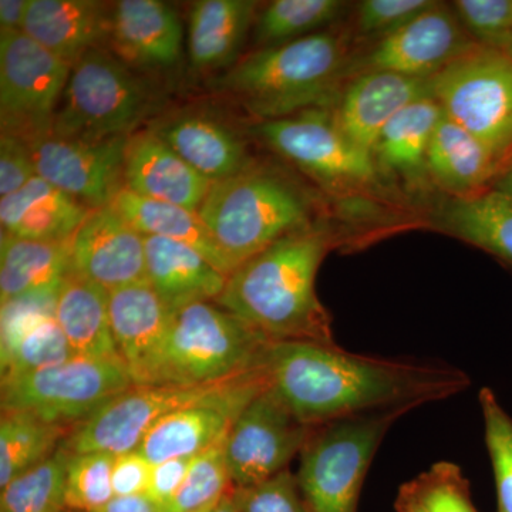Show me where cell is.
Instances as JSON below:
<instances>
[{"label": "cell", "instance_id": "30", "mask_svg": "<svg viewBox=\"0 0 512 512\" xmlns=\"http://www.w3.org/2000/svg\"><path fill=\"white\" fill-rule=\"evenodd\" d=\"M437 225L451 237L512 266V195L488 188L471 197L454 198L441 208Z\"/></svg>", "mask_w": 512, "mask_h": 512}, {"label": "cell", "instance_id": "39", "mask_svg": "<svg viewBox=\"0 0 512 512\" xmlns=\"http://www.w3.org/2000/svg\"><path fill=\"white\" fill-rule=\"evenodd\" d=\"M113 464L114 456L107 453L70 454L66 476L67 510L94 512L110 503L114 498Z\"/></svg>", "mask_w": 512, "mask_h": 512}, {"label": "cell", "instance_id": "41", "mask_svg": "<svg viewBox=\"0 0 512 512\" xmlns=\"http://www.w3.org/2000/svg\"><path fill=\"white\" fill-rule=\"evenodd\" d=\"M453 10L478 45L503 50L512 37V0H457Z\"/></svg>", "mask_w": 512, "mask_h": 512}, {"label": "cell", "instance_id": "52", "mask_svg": "<svg viewBox=\"0 0 512 512\" xmlns=\"http://www.w3.org/2000/svg\"><path fill=\"white\" fill-rule=\"evenodd\" d=\"M215 512H241L234 498V490L229 491V493L222 498L217 508H215Z\"/></svg>", "mask_w": 512, "mask_h": 512}, {"label": "cell", "instance_id": "25", "mask_svg": "<svg viewBox=\"0 0 512 512\" xmlns=\"http://www.w3.org/2000/svg\"><path fill=\"white\" fill-rule=\"evenodd\" d=\"M144 241L148 284L171 312L220 298L228 275L200 252L160 237H144Z\"/></svg>", "mask_w": 512, "mask_h": 512}, {"label": "cell", "instance_id": "23", "mask_svg": "<svg viewBox=\"0 0 512 512\" xmlns=\"http://www.w3.org/2000/svg\"><path fill=\"white\" fill-rule=\"evenodd\" d=\"M111 6L97 0H30L23 32L73 66L92 50L107 47Z\"/></svg>", "mask_w": 512, "mask_h": 512}, {"label": "cell", "instance_id": "12", "mask_svg": "<svg viewBox=\"0 0 512 512\" xmlns=\"http://www.w3.org/2000/svg\"><path fill=\"white\" fill-rule=\"evenodd\" d=\"M311 429L266 386L242 410L225 439L232 487H255L289 470Z\"/></svg>", "mask_w": 512, "mask_h": 512}, {"label": "cell", "instance_id": "20", "mask_svg": "<svg viewBox=\"0 0 512 512\" xmlns=\"http://www.w3.org/2000/svg\"><path fill=\"white\" fill-rule=\"evenodd\" d=\"M423 97H433L429 80L392 72H363L340 93L332 113L340 130L373 156L383 128Z\"/></svg>", "mask_w": 512, "mask_h": 512}, {"label": "cell", "instance_id": "22", "mask_svg": "<svg viewBox=\"0 0 512 512\" xmlns=\"http://www.w3.org/2000/svg\"><path fill=\"white\" fill-rule=\"evenodd\" d=\"M150 130L212 184L228 180L254 163L244 138L208 113L181 111L157 121Z\"/></svg>", "mask_w": 512, "mask_h": 512}, {"label": "cell", "instance_id": "32", "mask_svg": "<svg viewBox=\"0 0 512 512\" xmlns=\"http://www.w3.org/2000/svg\"><path fill=\"white\" fill-rule=\"evenodd\" d=\"M441 116L443 109L433 97L414 101L396 114L383 128L373 148L376 167L409 180H419L423 171H427L431 137Z\"/></svg>", "mask_w": 512, "mask_h": 512}, {"label": "cell", "instance_id": "55", "mask_svg": "<svg viewBox=\"0 0 512 512\" xmlns=\"http://www.w3.org/2000/svg\"><path fill=\"white\" fill-rule=\"evenodd\" d=\"M63 512H77V511L66 510V511H63Z\"/></svg>", "mask_w": 512, "mask_h": 512}, {"label": "cell", "instance_id": "3", "mask_svg": "<svg viewBox=\"0 0 512 512\" xmlns=\"http://www.w3.org/2000/svg\"><path fill=\"white\" fill-rule=\"evenodd\" d=\"M349 56L346 36L323 30L256 49L211 79L208 87L258 121L286 119L302 111L326 109L352 70Z\"/></svg>", "mask_w": 512, "mask_h": 512}, {"label": "cell", "instance_id": "33", "mask_svg": "<svg viewBox=\"0 0 512 512\" xmlns=\"http://www.w3.org/2000/svg\"><path fill=\"white\" fill-rule=\"evenodd\" d=\"M72 427L49 423L22 412H5L0 419V490L23 471L56 453Z\"/></svg>", "mask_w": 512, "mask_h": 512}, {"label": "cell", "instance_id": "5", "mask_svg": "<svg viewBox=\"0 0 512 512\" xmlns=\"http://www.w3.org/2000/svg\"><path fill=\"white\" fill-rule=\"evenodd\" d=\"M157 101L154 87L137 70L100 47L73 64L52 134L86 143L130 137Z\"/></svg>", "mask_w": 512, "mask_h": 512}, {"label": "cell", "instance_id": "43", "mask_svg": "<svg viewBox=\"0 0 512 512\" xmlns=\"http://www.w3.org/2000/svg\"><path fill=\"white\" fill-rule=\"evenodd\" d=\"M436 3L433 0H365L357 6V32L382 39Z\"/></svg>", "mask_w": 512, "mask_h": 512}, {"label": "cell", "instance_id": "38", "mask_svg": "<svg viewBox=\"0 0 512 512\" xmlns=\"http://www.w3.org/2000/svg\"><path fill=\"white\" fill-rule=\"evenodd\" d=\"M484 439L493 467L498 512H512V417L490 387L478 393Z\"/></svg>", "mask_w": 512, "mask_h": 512}, {"label": "cell", "instance_id": "34", "mask_svg": "<svg viewBox=\"0 0 512 512\" xmlns=\"http://www.w3.org/2000/svg\"><path fill=\"white\" fill-rule=\"evenodd\" d=\"M340 0H275L256 15L252 37L258 49L284 45L323 32L345 12Z\"/></svg>", "mask_w": 512, "mask_h": 512}, {"label": "cell", "instance_id": "24", "mask_svg": "<svg viewBox=\"0 0 512 512\" xmlns=\"http://www.w3.org/2000/svg\"><path fill=\"white\" fill-rule=\"evenodd\" d=\"M254 0H198L192 3L187 26V52L192 70H228L241 59L254 29Z\"/></svg>", "mask_w": 512, "mask_h": 512}, {"label": "cell", "instance_id": "1", "mask_svg": "<svg viewBox=\"0 0 512 512\" xmlns=\"http://www.w3.org/2000/svg\"><path fill=\"white\" fill-rule=\"evenodd\" d=\"M268 386L306 426L450 399L470 377L450 365L357 355L336 345L278 340L265 350Z\"/></svg>", "mask_w": 512, "mask_h": 512}, {"label": "cell", "instance_id": "35", "mask_svg": "<svg viewBox=\"0 0 512 512\" xmlns=\"http://www.w3.org/2000/svg\"><path fill=\"white\" fill-rule=\"evenodd\" d=\"M70 454L62 446L0 490V512L66 511V476Z\"/></svg>", "mask_w": 512, "mask_h": 512}, {"label": "cell", "instance_id": "8", "mask_svg": "<svg viewBox=\"0 0 512 512\" xmlns=\"http://www.w3.org/2000/svg\"><path fill=\"white\" fill-rule=\"evenodd\" d=\"M443 113L473 134L504 167L512 160V57L471 46L429 79Z\"/></svg>", "mask_w": 512, "mask_h": 512}, {"label": "cell", "instance_id": "31", "mask_svg": "<svg viewBox=\"0 0 512 512\" xmlns=\"http://www.w3.org/2000/svg\"><path fill=\"white\" fill-rule=\"evenodd\" d=\"M72 239L30 241L2 232L0 302L62 284L72 274Z\"/></svg>", "mask_w": 512, "mask_h": 512}, {"label": "cell", "instance_id": "26", "mask_svg": "<svg viewBox=\"0 0 512 512\" xmlns=\"http://www.w3.org/2000/svg\"><path fill=\"white\" fill-rule=\"evenodd\" d=\"M92 211L39 175L0 198L2 232L30 241H69Z\"/></svg>", "mask_w": 512, "mask_h": 512}, {"label": "cell", "instance_id": "28", "mask_svg": "<svg viewBox=\"0 0 512 512\" xmlns=\"http://www.w3.org/2000/svg\"><path fill=\"white\" fill-rule=\"evenodd\" d=\"M56 322L74 355L121 362L111 329L107 289L74 274L66 276L57 296Z\"/></svg>", "mask_w": 512, "mask_h": 512}, {"label": "cell", "instance_id": "54", "mask_svg": "<svg viewBox=\"0 0 512 512\" xmlns=\"http://www.w3.org/2000/svg\"><path fill=\"white\" fill-rule=\"evenodd\" d=\"M218 504L211 505V507L204 508V510L198 512H215V508H217Z\"/></svg>", "mask_w": 512, "mask_h": 512}, {"label": "cell", "instance_id": "9", "mask_svg": "<svg viewBox=\"0 0 512 512\" xmlns=\"http://www.w3.org/2000/svg\"><path fill=\"white\" fill-rule=\"evenodd\" d=\"M134 386L119 360L74 356L66 362L2 380V413L33 414L74 427Z\"/></svg>", "mask_w": 512, "mask_h": 512}, {"label": "cell", "instance_id": "13", "mask_svg": "<svg viewBox=\"0 0 512 512\" xmlns=\"http://www.w3.org/2000/svg\"><path fill=\"white\" fill-rule=\"evenodd\" d=\"M225 383L208 386L134 384L101 407L90 419L74 427L63 441L62 448L70 454L97 451L111 456L136 451L164 417L210 396Z\"/></svg>", "mask_w": 512, "mask_h": 512}, {"label": "cell", "instance_id": "48", "mask_svg": "<svg viewBox=\"0 0 512 512\" xmlns=\"http://www.w3.org/2000/svg\"><path fill=\"white\" fill-rule=\"evenodd\" d=\"M30 0H0V30L23 32Z\"/></svg>", "mask_w": 512, "mask_h": 512}, {"label": "cell", "instance_id": "6", "mask_svg": "<svg viewBox=\"0 0 512 512\" xmlns=\"http://www.w3.org/2000/svg\"><path fill=\"white\" fill-rule=\"evenodd\" d=\"M272 340L215 302L174 312L156 384L208 386L258 369Z\"/></svg>", "mask_w": 512, "mask_h": 512}, {"label": "cell", "instance_id": "14", "mask_svg": "<svg viewBox=\"0 0 512 512\" xmlns=\"http://www.w3.org/2000/svg\"><path fill=\"white\" fill-rule=\"evenodd\" d=\"M268 386L264 362L247 375L229 380L210 396L168 414L141 441L138 453L151 464L197 457L227 439L242 410Z\"/></svg>", "mask_w": 512, "mask_h": 512}, {"label": "cell", "instance_id": "17", "mask_svg": "<svg viewBox=\"0 0 512 512\" xmlns=\"http://www.w3.org/2000/svg\"><path fill=\"white\" fill-rule=\"evenodd\" d=\"M72 274L109 292L148 282L144 235L113 205L93 210L72 239Z\"/></svg>", "mask_w": 512, "mask_h": 512}, {"label": "cell", "instance_id": "10", "mask_svg": "<svg viewBox=\"0 0 512 512\" xmlns=\"http://www.w3.org/2000/svg\"><path fill=\"white\" fill-rule=\"evenodd\" d=\"M72 66L25 32L0 30V127L32 144L50 136Z\"/></svg>", "mask_w": 512, "mask_h": 512}, {"label": "cell", "instance_id": "42", "mask_svg": "<svg viewBox=\"0 0 512 512\" xmlns=\"http://www.w3.org/2000/svg\"><path fill=\"white\" fill-rule=\"evenodd\" d=\"M60 285L26 293L2 303L0 315V353L6 352L30 328L56 318Z\"/></svg>", "mask_w": 512, "mask_h": 512}, {"label": "cell", "instance_id": "44", "mask_svg": "<svg viewBox=\"0 0 512 512\" xmlns=\"http://www.w3.org/2000/svg\"><path fill=\"white\" fill-rule=\"evenodd\" d=\"M234 498L241 512H305L295 474L289 470L255 487L234 488Z\"/></svg>", "mask_w": 512, "mask_h": 512}, {"label": "cell", "instance_id": "7", "mask_svg": "<svg viewBox=\"0 0 512 512\" xmlns=\"http://www.w3.org/2000/svg\"><path fill=\"white\" fill-rule=\"evenodd\" d=\"M407 410L390 409L313 426L295 474L305 512H357L377 448Z\"/></svg>", "mask_w": 512, "mask_h": 512}, {"label": "cell", "instance_id": "29", "mask_svg": "<svg viewBox=\"0 0 512 512\" xmlns=\"http://www.w3.org/2000/svg\"><path fill=\"white\" fill-rule=\"evenodd\" d=\"M110 205L144 237H160L180 242L200 252L224 274L229 276L234 272V264L212 237L210 229L197 211L168 202L148 200L127 191L126 188L120 191Z\"/></svg>", "mask_w": 512, "mask_h": 512}, {"label": "cell", "instance_id": "37", "mask_svg": "<svg viewBox=\"0 0 512 512\" xmlns=\"http://www.w3.org/2000/svg\"><path fill=\"white\" fill-rule=\"evenodd\" d=\"M225 441L195 457L184 484L165 512H198L220 503L234 490L229 477Z\"/></svg>", "mask_w": 512, "mask_h": 512}, {"label": "cell", "instance_id": "4", "mask_svg": "<svg viewBox=\"0 0 512 512\" xmlns=\"http://www.w3.org/2000/svg\"><path fill=\"white\" fill-rule=\"evenodd\" d=\"M198 214L235 268L315 224L308 192L279 168L255 161L242 173L212 184Z\"/></svg>", "mask_w": 512, "mask_h": 512}, {"label": "cell", "instance_id": "11", "mask_svg": "<svg viewBox=\"0 0 512 512\" xmlns=\"http://www.w3.org/2000/svg\"><path fill=\"white\" fill-rule=\"evenodd\" d=\"M249 133L325 187H357L376 180L375 158L340 130L332 111L313 109L256 121Z\"/></svg>", "mask_w": 512, "mask_h": 512}, {"label": "cell", "instance_id": "21", "mask_svg": "<svg viewBox=\"0 0 512 512\" xmlns=\"http://www.w3.org/2000/svg\"><path fill=\"white\" fill-rule=\"evenodd\" d=\"M211 187V181L185 163L150 128L128 137L124 157L127 191L198 212Z\"/></svg>", "mask_w": 512, "mask_h": 512}, {"label": "cell", "instance_id": "49", "mask_svg": "<svg viewBox=\"0 0 512 512\" xmlns=\"http://www.w3.org/2000/svg\"><path fill=\"white\" fill-rule=\"evenodd\" d=\"M94 512H165V510L146 494H141L130 495V497H114L110 503Z\"/></svg>", "mask_w": 512, "mask_h": 512}, {"label": "cell", "instance_id": "50", "mask_svg": "<svg viewBox=\"0 0 512 512\" xmlns=\"http://www.w3.org/2000/svg\"><path fill=\"white\" fill-rule=\"evenodd\" d=\"M394 508H396L397 512H424L421 510L420 504L417 503L410 488L407 487V484H403L400 487Z\"/></svg>", "mask_w": 512, "mask_h": 512}, {"label": "cell", "instance_id": "36", "mask_svg": "<svg viewBox=\"0 0 512 512\" xmlns=\"http://www.w3.org/2000/svg\"><path fill=\"white\" fill-rule=\"evenodd\" d=\"M74 356L56 318H49L37 323L6 352L0 353L2 380L59 365Z\"/></svg>", "mask_w": 512, "mask_h": 512}, {"label": "cell", "instance_id": "40", "mask_svg": "<svg viewBox=\"0 0 512 512\" xmlns=\"http://www.w3.org/2000/svg\"><path fill=\"white\" fill-rule=\"evenodd\" d=\"M424 512H478L457 464L439 461L406 483Z\"/></svg>", "mask_w": 512, "mask_h": 512}, {"label": "cell", "instance_id": "53", "mask_svg": "<svg viewBox=\"0 0 512 512\" xmlns=\"http://www.w3.org/2000/svg\"><path fill=\"white\" fill-rule=\"evenodd\" d=\"M504 52L507 53V55H510L512 57V37L510 40H508L507 45L504 47Z\"/></svg>", "mask_w": 512, "mask_h": 512}, {"label": "cell", "instance_id": "18", "mask_svg": "<svg viewBox=\"0 0 512 512\" xmlns=\"http://www.w3.org/2000/svg\"><path fill=\"white\" fill-rule=\"evenodd\" d=\"M111 329L121 362L136 386L156 384L174 313L148 282L109 292Z\"/></svg>", "mask_w": 512, "mask_h": 512}, {"label": "cell", "instance_id": "45", "mask_svg": "<svg viewBox=\"0 0 512 512\" xmlns=\"http://www.w3.org/2000/svg\"><path fill=\"white\" fill-rule=\"evenodd\" d=\"M36 177L30 144L13 134L0 133V198L19 191Z\"/></svg>", "mask_w": 512, "mask_h": 512}, {"label": "cell", "instance_id": "2", "mask_svg": "<svg viewBox=\"0 0 512 512\" xmlns=\"http://www.w3.org/2000/svg\"><path fill=\"white\" fill-rule=\"evenodd\" d=\"M336 245L323 225L293 232L235 268L215 303L272 342L336 345L332 316L316 292L320 265Z\"/></svg>", "mask_w": 512, "mask_h": 512}, {"label": "cell", "instance_id": "46", "mask_svg": "<svg viewBox=\"0 0 512 512\" xmlns=\"http://www.w3.org/2000/svg\"><path fill=\"white\" fill-rule=\"evenodd\" d=\"M153 464L138 451L114 456V497H130L147 493Z\"/></svg>", "mask_w": 512, "mask_h": 512}, {"label": "cell", "instance_id": "27", "mask_svg": "<svg viewBox=\"0 0 512 512\" xmlns=\"http://www.w3.org/2000/svg\"><path fill=\"white\" fill-rule=\"evenodd\" d=\"M504 165L473 134L443 113L427 153V171L454 198L471 197L488 190Z\"/></svg>", "mask_w": 512, "mask_h": 512}, {"label": "cell", "instance_id": "51", "mask_svg": "<svg viewBox=\"0 0 512 512\" xmlns=\"http://www.w3.org/2000/svg\"><path fill=\"white\" fill-rule=\"evenodd\" d=\"M495 190L503 191L505 194L512 195V160L505 165L503 171L498 175L497 180L494 181Z\"/></svg>", "mask_w": 512, "mask_h": 512}, {"label": "cell", "instance_id": "19", "mask_svg": "<svg viewBox=\"0 0 512 512\" xmlns=\"http://www.w3.org/2000/svg\"><path fill=\"white\" fill-rule=\"evenodd\" d=\"M180 16L161 0H120L111 6L107 49L134 70L174 67L183 55Z\"/></svg>", "mask_w": 512, "mask_h": 512}, {"label": "cell", "instance_id": "16", "mask_svg": "<svg viewBox=\"0 0 512 512\" xmlns=\"http://www.w3.org/2000/svg\"><path fill=\"white\" fill-rule=\"evenodd\" d=\"M128 137L86 143L50 134L30 144L37 175L89 207H107L124 190Z\"/></svg>", "mask_w": 512, "mask_h": 512}, {"label": "cell", "instance_id": "15", "mask_svg": "<svg viewBox=\"0 0 512 512\" xmlns=\"http://www.w3.org/2000/svg\"><path fill=\"white\" fill-rule=\"evenodd\" d=\"M476 45L456 12L437 2L402 28L382 37L352 73L392 72L429 80Z\"/></svg>", "mask_w": 512, "mask_h": 512}, {"label": "cell", "instance_id": "47", "mask_svg": "<svg viewBox=\"0 0 512 512\" xmlns=\"http://www.w3.org/2000/svg\"><path fill=\"white\" fill-rule=\"evenodd\" d=\"M194 460L195 457H181L154 464L150 483H148L147 497L161 507H167L184 484Z\"/></svg>", "mask_w": 512, "mask_h": 512}]
</instances>
